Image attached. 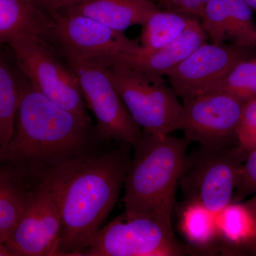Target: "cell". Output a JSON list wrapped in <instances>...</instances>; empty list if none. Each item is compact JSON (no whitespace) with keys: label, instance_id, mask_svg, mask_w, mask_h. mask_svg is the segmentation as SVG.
<instances>
[{"label":"cell","instance_id":"1","mask_svg":"<svg viewBox=\"0 0 256 256\" xmlns=\"http://www.w3.org/2000/svg\"><path fill=\"white\" fill-rule=\"evenodd\" d=\"M130 163L119 151L64 162L58 256H82L110 214Z\"/></svg>","mask_w":256,"mask_h":256},{"label":"cell","instance_id":"2","mask_svg":"<svg viewBox=\"0 0 256 256\" xmlns=\"http://www.w3.org/2000/svg\"><path fill=\"white\" fill-rule=\"evenodd\" d=\"M90 122L36 90L25 78L16 110L14 136L0 150V162L26 170L47 162H64L86 139Z\"/></svg>","mask_w":256,"mask_h":256},{"label":"cell","instance_id":"3","mask_svg":"<svg viewBox=\"0 0 256 256\" xmlns=\"http://www.w3.org/2000/svg\"><path fill=\"white\" fill-rule=\"evenodd\" d=\"M184 137L143 131L126 180V214L146 216L172 226L178 182L186 168Z\"/></svg>","mask_w":256,"mask_h":256},{"label":"cell","instance_id":"4","mask_svg":"<svg viewBox=\"0 0 256 256\" xmlns=\"http://www.w3.org/2000/svg\"><path fill=\"white\" fill-rule=\"evenodd\" d=\"M8 45L20 72L32 86L57 105L90 122L76 76L44 37L22 35Z\"/></svg>","mask_w":256,"mask_h":256},{"label":"cell","instance_id":"5","mask_svg":"<svg viewBox=\"0 0 256 256\" xmlns=\"http://www.w3.org/2000/svg\"><path fill=\"white\" fill-rule=\"evenodd\" d=\"M64 162L56 164L40 186L30 191L22 214L5 242L12 256H58Z\"/></svg>","mask_w":256,"mask_h":256},{"label":"cell","instance_id":"6","mask_svg":"<svg viewBox=\"0 0 256 256\" xmlns=\"http://www.w3.org/2000/svg\"><path fill=\"white\" fill-rule=\"evenodd\" d=\"M43 36L60 56L106 66L141 45L92 18L64 10L47 14Z\"/></svg>","mask_w":256,"mask_h":256},{"label":"cell","instance_id":"7","mask_svg":"<svg viewBox=\"0 0 256 256\" xmlns=\"http://www.w3.org/2000/svg\"><path fill=\"white\" fill-rule=\"evenodd\" d=\"M106 67L133 120L144 132L170 134L176 130L182 104L162 77L124 64Z\"/></svg>","mask_w":256,"mask_h":256},{"label":"cell","instance_id":"8","mask_svg":"<svg viewBox=\"0 0 256 256\" xmlns=\"http://www.w3.org/2000/svg\"><path fill=\"white\" fill-rule=\"evenodd\" d=\"M60 56L76 76L86 105L95 116L101 137L134 148L137 146L142 130L128 111L105 66L70 56Z\"/></svg>","mask_w":256,"mask_h":256},{"label":"cell","instance_id":"9","mask_svg":"<svg viewBox=\"0 0 256 256\" xmlns=\"http://www.w3.org/2000/svg\"><path fill=\"white\" fill-rule=\"evenodd\" d=\"M185 252L171 226L124 214L101 228L82 256H175Z\"/></svg>","mask_w":256,"mask_h":256},{"label":"cell","instance_id":"10","mask_svg":"<svg viewBox=\"0 0 256 256\" xmlns=\"http://www.w3.org/2000/svg\"><path fill=\"white\" fill-rule=\"evenodd\" d=\"M245 153L239 146L220 150L201 146L194 158H188L180 180L188 203L200 204L214 214L228 206Z\"/></svg>","mask_w":256,"mask_h":256},{"label":"cell","instance_id":"11","mask_svg":"<svg viewBox=\"0 0 256 256\" xmlns=\"http://www.w3.org/2000/svg\"><path fill=\"white\" fill-rule=\"evenodd\" d=\"M245 102L224 92H206L183 100L176 130L184 133L190 143L202 148L220 150L232 146L236 139Z\"/></svg>","mask_w":256,"mask_h":256},{"label":"cell","instance_id":"12","mask_svg":"<svg viewBox=\"0 0 256 256\" xmlns=\"http://www.w3.org/2000/svg\"><path fill=\"white\" fill-rule=\"evenodd\" d=\"M242 60L240 47L204 42L166 76L184 100L206 92Z\"/></svg>","mask_w":256,"mask_h":256},{"label":"cell","instance_id":"13","mask_svg":"<svg viewBox=\"0 0 256 256\" xmlns=\"http://www.w3.org/2000/svg\"><path fill=\"white\" fill-rule=\"evenodd\" d=\"M206 35L198 18H196L182 34L166 46L152 52H144L141 46L136 52L120 56L106 66L114 63L124 64L148 75L162 77L206 42Z\"/></svg>","mask_w":256,"mask_h":256},{"label":"cell","instance_id":"14","mask_svg":"<svg viewBox=\"0 0 256 256\" xmlns=\"http://www.w3.org/2000/svg\"><path fill=\"white\" fill-rule=\"evenodd\" d=\"M159 9L153 0H92L65 10L80 13L124 32L134 25L142 26Z\"/></svg>","mask_w":256,"mask_h":256},{"label":"cell","instance_id":"15","mask_svg":"<svg viewBox=\"0 0 256 256\" xmlns=\"http://www.w3.org/2000/svg\"><path fill=\"white\" fill-rule=\"evenodd\" d=\"M25 169L0 162V242L5 244L28 202L30 191L24 184Z\"/></svg>","mask_w":256,"mask_h":256},{"label":"cell","instance_id":"16","mask_svg":"<svg viewBox=\"0 0 256 256\" xmlns=\"http://www.w3.org/2000/svg\"><path fill=\"white\" fill-rule=\"evenodd\" d=\"M46 18L34 0H0V45L22 35L43 36Z\"/></svg>","mask_w":256,"mask_h":256},{"label":"cell","instance_id":"17","mask_svg":"<svg viewBox=\"0 0 256 256\" xmlns=\"http://www.w3.org/2000/svg\"><path fill=\"white\" fill-rule=\"evenodd\" d=\"M196 18L169 10H156L142 25V50L152 52L166 46L182 34Z\"/></svg>","mask_w":256,"mask_h":256},{"label":"cell","instance_id":"18","mask_svg":"<svg viewBox=\"0 0 256 256\" xmlns=\"http://www.w3.org/2000/svg\"><path fill=\"white\" fill-rule=\"evenodd\" d=\"M3 46L0 45V149L8 146L14 136L22 90V79L8 63Z\"/></svg>","mask_w":256,"mask_h":256},{"label":"cell","instance_id":"19","mask_svg":"<svg viewBox=\"0 0 256 256\" xmlns=\"http://www.w3.org/2000/svg\"><path fill=\"white\" fill-rule=\"evenodd\" d=\"M218 236L235 245L252 244L256 238L255 218L248 207L229 204L216 214Z\"/></svg>","mask_w":256,"mask_h":256},{"label":"cell","instance_id":"20","mask_svg":"<svg viewBox=\"0 0 256 256\" xmlns=\"http://www.w3.org/2000/svg\"><path fill=\"white\" fill-rule=\"evenodd\" d=\"M212 92L228 94L244 102L256 98V58L239 60L206 92Z\"/></svg>","mask_w":256,"mask_h":256},{"label":"cell","instance_id":"21","mask_svg":"<svg viewBox=\"0 0 256 256\" xmlns=\"http://www.w3.org/2000/svg\"><path fill=\"white\" fill-rule=\"evenodd\" d=\"M181 227L190 242L206 246L218 236L216 214L196 203H186L182 214Z\"/></svg>","mask_w":256,"mask_h":256},{"label":"cell","instance_id":"22","mask_svg":"<svg viewBox=\"0 0 256 256\" xmlns=\"http://www.w3.org/2000/svg\"><path fill=\"white\" fill-rule=\"evenodd\" d=\"M226 40L240 48L256 46V24L252 10L244 0H225Z\"/></svg>","mask_w":256,"mask_h":256},{"label":"cell","instance_id":"23","mask_svg":"<svg viewBox=\"0 0 256 256\" xmlns=\"http://www.w3.org/2000/svg\"><path fill=\"white\" fill-rule=\"evenodd\" d=\"M200 20L206 34L214 43L220 44L226 40L227 11L225 0H206Z\"/></svg>","mask_w":256,"mask_h":256},{"label":"cell","instance_id":"24","mask_svg":"<svg viewBox=\"0 0 256 256\" xmlns=\"http://www.w3.org/2000/svg\"><path fill=\"white\" fill-rule=\"evenodd\" d=\"M238 146L247 154L256 148V98L247 101L242 107L236 129Z\"/></svg>","mask_w":256,"mask_h":256},{"label":"cell","instance_id":"25","mask_svg":"<svg viewBox=\"0 0 256 256\" xmlns=\"http://www.w3.org/2000/svg\"><path fill=\"white\" fill-rule=\"evenodd\" d=\"M235 191L238 198L256 193V148L248 153L239 169Z\"/></svg>","mask_w":256,"mask_h":256},{"label":"cell","instance_id":"26","mask_svg":"<svg viewBox=\"0 0 256 256\" xmlns=\"http://www.w3.org/2000/svg\"><path fill=\"white\" fill-rule=\"evenodd\" d=\"M206 0H160L164 10L200 18Z\"/></svg>","mask_w":256,"mask_h":256},{"label":"cell","instance_id":"27","mask_svg":"<svg viewBox=\"0 0 256 256\" xmlns=\"http://www.w3.org/2000/svg\"><path fill=\"white\" fill-rule=\"evenodd\" d=\"M37 6L46 14L57 12L78 6L92 0H34Z\"/></svg>","mask_w":256,"mask_h":256},{"label":"cell","instance_id":"28","mask_svg":"<svg viewBox=\"0 0 256 256\" xmlns=\"http://www.w3.org/2000/svg\"><path fill=\"white\" fill-rule=\"evenodd\" d=\"M246 205L248 207L249 210L252 212V214L254 216V218H255L256 223V195L252 198V200L248 202L246 204ZM252 244L254 252H256V238Z\"/></svg>","mask_w":256,"mask_h":256},{"label":"cell","instance_id":"29","mask_svg":"<svg viewBox=\"0 0 256 256\" xmlns=\"http://www.w3.org/2000/svg\"><path fill=\"white\" fill-rule=\"evenodd\" d=\"M12 256L9 249L2 242H0V256Z\"/></svg>","mask_w":256,"mask_h":256},{"label":"cell","instance_id":"30","mask_svg":"<svg viewBox=\"0 0 256 256\" xmlns=\"http://www.w3.org/2000/svg\"><path fill=\"white\" fill-rule=\"evenodd\" d=\"M252 10H256V0H244Z\"/></svg>","mask_w":256,"mask_h":256},{"label":"cell","instance_id":"31","mask_svg":"<svg viewBox=\"0 0 256 256\" xmlns=\"http://www.w3.org/2000/svg\"><path fill=\"white\" fill-rule=\"evenodd\" d=\"M0 150H1V149H0Z\"/></svg>","mask_w":256,"mask_h":256}]
</instances>
